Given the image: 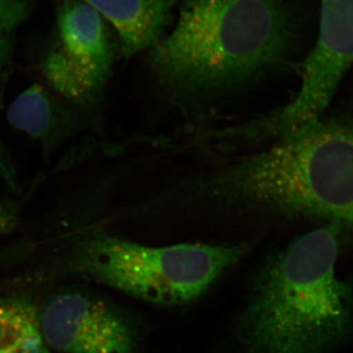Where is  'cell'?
<instances>
[{"label": "cell", "mask_w": 353, "mask_h": 353, "mask_svg": "<svg viewBox=\"0 0 353 353\" xmlns=\"http://www.w3.org/2000/svg\"><path fill=\"white\" fill-rule=\"evenodd\" d=\"M44 347L32 304L24 297L0 299V353H41Z\"/></svg>", "instance_id": "obj_10"}, {"label": "cell", "mask_w": 353, "mask_h": 353, "mask_svg": "<svg viewBox=\"0 0 353 353\" xmlns=\"http://www.w3.org/2000/svg\"><path fill=\"white\" fill-rule=\"evenodd\" d=\"M296 37L289 0H183L173 31L150 48V66L172 94L210 97L277 69Z\"/></svg>", "instance_id": "obj_1"}, {"label": "cell", "mask_w": 353, "mask_h": 353, "mask_svg": "<svg viewBox=\"0 0 353 353\" xmlns=\"http://www.w3.org/2000/svg\"><path fill=\"white\" fill-rule=\"evenodd\" d=\"M317 41L301 64V87L292 102L248 129L287 138L321 119L353 65V0H320Z\"/></svg>", "instance_id": "obj_5"}, {"label": "cell", "mask_w": 353, "mask_h": 353, "mask_svg": "<svg viewBox=\"0 0 353 353\" xmlns=\"http://www.w3.org/2000/svg\"><path fill=\"white\" fill-rule=\"evenodd\" d=\"M7 119L11 126L46 145L59 139L66 122L63 111L39 85L27 88L12 102Z\"/></svg>", "instance_id": "obj_9"}, {"label": "cell", "mask_w": 353, "mask_h": 353, "mask_svg": "<svg viewBox=\"0 0 353 353\" xmlns=\"http://www.w3.org/2000/svg\"><path fill=\"white\" fill-rule=\"evenodd\" d=\"M16 224L15 209L0 199V236L8 233Z\"/></svg>", "instance_id": "obj_12"}, {"label": "cell", "mask_w": 353, "mask_h": 353, "mask_svg": "<svg viewBox=\"0 0 353 353\" xmlns=\"http://www.w3.org/2000/svg\"><path fill=\"white\" fill-rule=\"evenodd\" d=\"M205 203L353 230V119H319L196 182Z\"/></svg>", "instance_id": "obj_3"}, {"label": "cell", "mask_w": 353, "mask_h": 353, "mask_svg": "<svg viewBox=\"0 0 353 353\" xmlns=\"http://www.w3.org/2000/svg\"><path fill=\"white\" fill-rule=\"evenodd\" d=\"M115 28L121 54L131 58L164 37L176 0H83Z\"/></svg>", "instance_id": "obj_8"}, {"label": "cell", "mask_w": 353, "mask_h": 353, "mask_svg": "<svg viewBox=\"0 0 353 353\" xmlns=\"http://www.w3.org/2000/svg\"><path fill=\"white\" fill-rule=\"evenodd\" d=\"M248 252L243 245L152 248L104 233L74 243L67 268L129 296L160 305L192 303Z\"/></svg>", "instance_id": "obj_4"}, {"label": "cell", "mask_w": 353, "mask_h": 353, "mask_svg": "<svg viewBox=\"0 0 353 353\" xmlns=\"http://www.w3.org/2000/svg\"><path fill=\"white\" fill-rule=\"evenodd\" d=\"M39 331L62 353H137L131 324L108 303L80 292L58 294L39 316Z\"/></svg>", "instance_id": "obj_7"}, {"label": "cell", "mask_w": 353, "mask_h": 353, "mask_svg": "<svg viewBox=\"0 0 353 353\" xmlns=\"http://www.w3.org/2000/svg\"><path fill=\"white\" fill-rule=\"evenodd\" d=\"M116 48L106 21L83 0H61L54 36L41 70L48 83L71 102L88 105L101 99Z\"/></svg>", "instance_id": "obj_6"}, {"label": "cell", "mask_w": 353, "mask_h": 353, "mask_svg": "<svg viewBox=\"0 0 353 353\" xmlns=\"http://www.w3.org/2000/svg\"><path fill=\"white\" fill-rule=\"evenodd\" d=\"M41 353H50V352H48V348L44 347L43 350V352H41Z\"/></svg>", "instance_id": "obj_13"}, {"label": "cell", "mask_w": 353, "mask_h": 353, "mask_svg": "<svg viewBox=\"0 0 353 353\" xmlns=\"http://www.w3.org/2000/svg\"><path fill=\"white\" fill-rule=\"evenodd\" d=\"M34 0H0V79L8 63L16 32L29 19ZM0 176L9 187L15 188V170L0 138Z\"/></svg>", "instance_id": "obj_11"}, {"label": "cell", "mask_w": 353, "mask_h": 353, "mask_svg": "<svg viewBox=\"0 0 353 353\" xmlns=\"http://www.w3.org/2000/svg\"><path fill=\"white\" fill-rule=\"evenodd\" d=\"M341 228L272 254L252 279L238 336L248 353H333L353 340L352 284L336 274Z\"/></svg>", "instance_id": "obj_2"}]
</instances>
